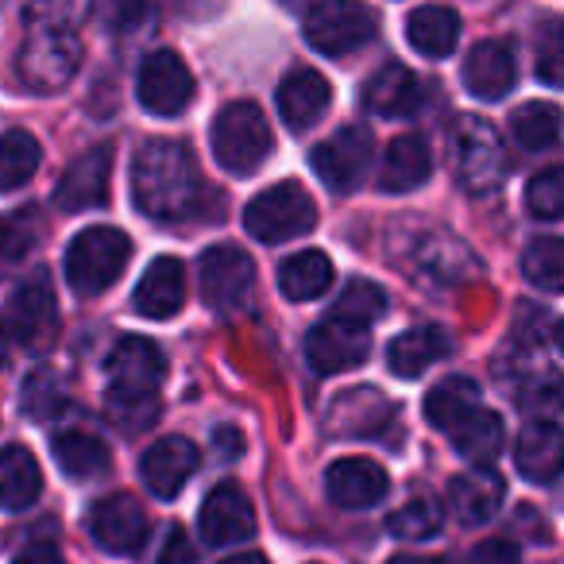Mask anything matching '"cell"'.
Here are the masks:
<instances>
[{
  "label": "cell",
  "mask_w": 564,
  "mask_h": 564,
  "mask_svg": "<svg viewBox=\"0 0 564 564\" xmlns=\"http://www.w3.org/2000/svg\"><path fill=\"white\" fill-rule=\"evenodd\" d=\"M82 66L78 0H32L24 12L17 74L35 94H58Z\"/></svg>",
  "instance_id": "cell-1"
},
{
  "label": "cell",
  "mask_w": 564,
  "mask_h": 564,
  "mask_svg": "<svg viewBox=\"0 0 564 564\" xmlns=\"http://www.w3.org/2000/svg\"><path fill=\"white\" fill-rule=\"evenodd\" d=\"M205 194L202 171L186 143L178 140H155L135 155L132 166V197L140 213L151 220H182L197 213Z\"/></svg>",
  "instance_id": "cell-2"
},
{
  "label": "cell",
  "mask_w": 564,
  "mask_h": 564,
  "mask_svg": "<svg viewBox=\"0 0 564 564\" xmlns=\"http://www.w3.org/2000/svg\"><path fill=\"white\" fill-rule=\"evenodd\" d=\"M128 259H132V240L112 225H94L74 236L66 248V279L82 299H94L124 274Z\"/></svg>",
  "instance_id": "cell-3"
},
{
  "label": "cell",
  "mask_w": 564,
  "mask_h": 564,
  "mask_svg": "<svg viewBox=\"0 0 564 564\" xmlns=\"http://www.w3.org/2000/svg\"><path fill=\"white\" fill-rule=\"evenodd\" d=\"M209 140H213V155L225 171L232 174H251L267 163L274 148V135L267 117L259 112V105L251 101H232L217 112L209 128Z\"/></svg>",
  "instance_id": "cell-4"
},
{
  "label": "cell",
  "mask_w": 564,
  "mask_h": 564,
  "mask_svg": "<svg viewBox=\"0 0 564 564\" xmlns=\"http://www.w3.org/2000/svg\"><path fill=\"white\" fill-rule=\"evenodd\" d=\"M448 151H453V171L460 186L476 197H487L502 186L507 178V151L502 140L484 117H460L448 135Z\"/></svg>",
  "instance_id": "cell-5"
},
{
  "label": "cell",
  "mask_w": 564,
  "mask_h": 564,
  "mask_svg": "<svg viewBox=\"0 0 564 564\" xmlns=\"http://www.w3.org/2000/svg\"><path fill=\"white\" fill-rule=\"evenodd\" d=\"M243 225L259 243H282L299 240L317 225V205L306 186L299 182H279V186L263 189L248 202Z\"/></svg>",
  "instance_id": "cell-6"
},
{
  "label": "cell",
  "mask_w": 564,
  "mask_h": 564,
  "mask_svg": "<svg viewBox=\"0 0 564 564\" xmlns=\"http://www.w3.org/2000/svg\"><path fill=\"white\" fill-rule=\"evenodd\" d=\"M379 32V20L360 0H317L306 17V43L317 55H352L368 47Z\"/></svg>",
  "instance_id": "cell-7"
},
{
  "label": "cell",
  "mask_w": 564,
  "mask_h": 564,
  "mask_svg": "<svg viewBox=\"0 0 564 564\" xmlns=\"http://www.w3.org/2000/svg\"><path fill=\"white\" fill-rule=\"evenodd\" d=\"M197 282H202V299L213 314H240L256 291V263L243 248L217 243L197 263Z\"/></svg>",
  "instance_id": "cell-8"
},
{
  "label": "cell",
  "mask_w": 564,
  "mask_h": 564,
  "mask_svg": "<svg viewBox=\"0 0 564 564\" xmlns=\"http://www.w3.org/2000/svg\"><path fill=\"white\" fill-rule=\"evenodd\" d=\"M4 329L28 352L51 348V340L58 333V302H55V286H51V279L43 271H35L32 279H24L12 291L9 310H4Z\"/></svg>",
  "instance_id": "cell-9"
},
{
  "label": "cell",
  "mask_w": 564,
  "mask_h": 564,
  "mask_svg": "<svg viewBox=\"0 0 564 564\" xmlns=\"http://www.w3.org/2000/svg\"><path fill=\"white\" fill-rule=\"evenodd\" d=\"M376 159V140L364 124L340 128L337 135H329L325 143H317L310 163H314L317 178L333 189V194H352L371 171Z\"/></svg>",
  "instance_id": "cell-10"
},
{
  "label": "cell",
  "mask_w": 564,
  "mask_h": 564,
  "mask_svg": "<svg viewBox=\"0 0 564 564\" xmlns=\"http://www.w3.org/2000/svg\"><path fill=\"white\" fill-rule=\"evenodd\" d=\"M135 94H140L143 109L155 117H182L194 101V74L174 51H155L143 58Z\"/></svg>",
  "instance_id": "cell-11"
},
{
  "label": "cell",
  "mask_w": 564,
  "mask_h": 564,
  "mask_svg": "<svg viewBox=\"0 0 564 564\" xmlns=\"http://www.w3.org/2000/svg\"><path fill=\"white\" fill-rule=\"evenodd\" d=\"M371 356V337L364 325H352L345 317H325L306 337V360L317 376H340L348 368H360Z\"/></svg>",
  "instance_id": "cell-12"
},
{
  "label": "cell",
  "mask_w": 564,
  "mask_h": 564,
  "mask_svg": "<svg viewBox=\"0 0 564 564\" xmlns=\"http://www.w3.org/2000/svg\"><path fill=\"white\" fill-rule=\"evenodd\" d=\"M89 533L94 541L112 556H128L148 541V514L132 495L117 491L105 495L101 502H94L89 510Z\"/></svg>",
  "instance_id": "cell-13"
},
{
  "label": "cell",
  "mask_w": 564,
  "mask_h": 564,
  "mask_svg": "<svg viewBox=\"0 0 564 564\" xmlns=\"http://www.w3.org/2000/svg\"><path fill=\"white\" fill-rule=\"evenodd\" d=\"M105 371L112 394H155L166 376V360L148 337H120L105 360Z\"/></svg>",
  "instance_id": "cell-14"
},
{
  "label": "cell",
  "mask_w": 564,
  "mask_h": 564,
  "mask_svg": "<svg viewBox=\"0 0 564 564\" xmlns=\"http://www.w3.org/2000/svg\"><path fill=\"white\" fill-rule=\"evenodd\" d=\"M394 422V402L376 387H352L325 410L329 437H379Z\"/></svg>",
  "instance_id": "cell-15"
},
{
  "label": "cell",
  "mask_w": 564,
  "mask_h": 564,
  "mask_svg": "<svg viewBox=\"0 0 564 564\" xmlns=\"http://www.w3.org/2000/svg\"><path fill=\"white\" fill-rule=\"evenodd\" d=\"M112 148H89L63 171L55 186V205L63 213H86L109 202Z\"/></svg>",
  "instance_id": "cell-16"
},
{
  "label": "cell",
  "mask_w": 564,
  "mask_h": 564,
  "mask_svg": "<svg viewBox=\"0 0 564 564\" xmlns=\"http://www.w3.org/2000/svg\"><path fill=\"white\" fill-rule=\"evenodd\" d=\"M197 530L209 545H236L256 533V510H251L248 495L236 484H220L205 495L202 514H197Z\"/></svg>",
  "instance_id": "cell-17"
},
{
  "label": "cell",
  "mask_w": 564,
  "mask_h": 564,
  "mask_svg": "<svg viewBox=\"0 0 564 564\" xmlns=\"http://www.w3.org/2000/svg\"><path fill=\"white\" fill-rule=\"evenodd\" d=\"M425 105V86L410 66L387 63L364 86V109L379 120H410Z\"/></svg>",
  "instance_id": "cell-18"
},
{
  "label": "cell",
  "mask_w": 564,
  "mask_h": 564,
  "mask_svg": "<svg viewBox=\"0 0 564 564\" xmlns=\"http://www.w3.org/2000/svg\"><path fill=\"white\" fill-rule=\"evenodd\" d=\"M387 487H391L387 468L376 460H368V456H348V460H337L329 471H325V491H329V499L345 510L376 507V502L387 495Z\"/></svg>",
  "instance_id": "cell-19"
},
{
  "label": "cell",
  "mask_w": 564,
  "mask_h": 564,
  "mask_svg": "<svg viewBox=\"0 0 564 564\" xmlns=\"http://www.w3.org/2000/svg\"><path fill=\"white\" fill-rule=\"evenodd\" d=\"M518 82L514 51L502 40H484L468 51L464 58V86L479 101H502Z\"/></svg>",
  "instance_id": "cell-20"
},
{
  "label": "cell",
  "mask_w": 564,
  "mask_h": 564,
  "mask_svg": "<svg viewBox=\"0 0 564 564\" xmlns=\"http://www.w3.org/2000/svg\"><path fill=\"white\" fill-rule=\"evenodd\" d=\"M197 471V448L186 437H163L143 453L140 476L148 484L151 495L159 499H174L182 487L189 484V476Z\"/></svg>",
  "instance_id": "cell-21"
},
{
  "label": "cell",
  "mask_w": 564,
  "mask_h": 564,
  "mask_svg": "<svg viewBox=\"0 0 564 564\" xmlns=\"http://www.w3.org/2000/svg\"><path fill=\"white\" fill-rule=\"evenodd\" d=\"M186 302V267L178 263L174 256H163L143 271L140 286L132 294V306L140 317L148 322H166L174 317Z\"/></svg>",
  "instance_id": "cell-22"
},
{
  "label": "cell",
  "mask_w": 564,
  "mask_h": 564,
  "mask_svg": "<svg viewBox=\"0 0 564 564\" xmlns=\"http://www.w3.org/2000/svg\"><path fill=\"white\" fill-rule=\"evenodd\" d=\"M507 479L495 468H471L448 484V507L464 525H484L502 510Z\"/></svg>",
  "instance_id": "cell-23"
},
{
  "label": "cell",
  "mask_w": 564,
  "mask_h": 564,
  "mask_svg": "<svg viewBox=\"0 0 564 564\" xmlns=\"http://www.w3.org/2000/svg\"><path fill=\"white\" fill-rule=\"evenodd\" d=\"M329 105H333V89L317 70L302 66V70L282 78L279 112H282V120H286V128H294V132H310V128L329 112Z\"/></svg>",
  "instance_id": "cell-24"
},
{
  "label": "cell",
  "mask_w": 564,
  "mask_h": 564,
  "mask_svg": "<svg viewBox=\"0 0 564 564\" xmlns=\"http://www.w3.org/2000/svg\"><path fill=\"white\" fill-rule=\"evenodd\" d=\"M514 464L530 484H553L561 476V425L556 417H533L514 445Z\"/></svg>",
  "instance_id": "cell-25"
},
{
  "label": "cell",
  "mask_w": 564,
  "mask_h": 564,
  "mask_svg": "<svg viewBox=\"0 0 564 564\" xmlns=\"http://www.w3.org/2000/svg\"><path fill=\"white\" fill-rule=\"evenodd\" d=\"M453 352V340L441 325H417V329H406L402 337L391 340L387 348V368L399 379H417L433 368L437 360Z\"/></svg>",
  "instance_id": "cell-26"
},
{
  "label": "cell",
  "mask_w": 564,
  "mask_h": 564,
  "mask_svg": "<svg viewBox=\"0 0 564 564\" xmlns=\"http://www.w3.org/2000/svg\"><path fill=\"white\" fill-rule=\"evenodd\" d=\"M433 174V151L422 135H399L383 151L379 163V189L383 194H410Z\"/></svg>",
  "instance_id": "cell-27"
},
{
  "label": "cell",
  "mask_w": 564,
  "mask_h": 564,
  "mask_svg": "<svg viewBox=\"0 0 564 564\" xmlns=\"http://www.w3.org/2000/svg\"><path fill=\"white\" fill-rule=\"evenodd\" d=\"M43 491L40 460L24 445L0 448V510H28Z\"/></svg>",
  "instance_id": "cell-28"
},
{
  "label": "cell",
  "mask_w": 564,
  "mask_h": 564,
  "mask_svg": "<svg viewBox=\"0 0 564 564\" xmlns=\"http://www.w3.org/2000/svg\"><path fill=\"white\" fill-rule=\"evenodd\" d=\"M406 40L417 55L445 58L453 55L456 40H460V17L453 9H445V4H422L417 12H410Z\"/></svg>",
  "instance_id": "cell-29"
},
{
  "label": "cell",
  "mask_w": 564,
  "mask_h": 564,
  "mask_svg": "<svg viewBox=\"0 0 564 564\" xmlns=\"http://www.w3.org/2000/svg\"><path fill=\"white\" fill-rule=\"evenodd\" d=\"M448 437H453V448L464 460H471L476 468H487V464L502 453L507 425H502V414H495V410H487V406H476Z\"/></svg>",
  "instance_id": "cell-30"
},
{
  "label": "cell",
  "mask_w": 564,
  "mask_h": 564,
  "mask_svg": "<svg viewBox=\"0 0 564 564\" xmlns=\"http://www.w3.org/2000/svg\"><path fill=\"white\" fill-rule=\"evenodd\" d=\"M333 282V259L317 248L294 251L286 263L279 267V291L291 302H314L329 291Z\"/></svg>",
  "instance_id": "cell-31"
},
{
  "label": "cell",
  "mask_w": 564,
  "mask_h": 564,
  "mask_svg": "<svg viewBox=\"0 0 564 564\" xmlns=\"http://www.w3.org/2000/svg\"><path fill=\"white\" fill-rule=\"evenodd\" d=\"M58 468L70 479H94L101 471H109V445L89 430H63L51 441Z\"/></svg>",
  "instance_id": "cell-32"
},
{
  "label": "cell",
  "mask_w": 564,
  "mask_h": 564,
  "mask_svg": "<svg viewBox=\"0 0 564 564\" xmlns=\"http://www.w3.org/2000/svg\"><path fill=\"white\" fill-rule=\"evenodd\" d=\"M476 406H484V402H479V387L464 376H448L425 394V422H430L433 430L453 433Z\"/></svg>",
  "instance_id": "cell-33"
},
{
  "label": "cell",
  "mask_w": 564,
  "mask_h": 564,
  "mask_svg": "<svg viewBox=\"0 0 564 564\" xmlns=\"http://www.w3.org/2000/svg\"><path fill=\"white\" fill-rule=\"evenodd\" d=\"M40 163H43L40 140L32 132H24V128H9V132L0 135V194L32 182Z\"/></svg>",
  "instance_id": "cell-34"
},
{
  "label": "cell",
  "mask_w": 564,
  "mask_h": 564,
  "mask_svg": "<svg viewBox=\"0 0 564 564\" xmlns=\"http://www.w3.org/2000/svg\"><path fill=\"white\" fill-rule=\"evenodd\" d=\"M66 402H70V387L55 368H35L20 387V410L32 422H47V417L63 414Z\"/></svg>",
  "instance_id": "cell-35"
},
{
  "label": "cell",
  "mask_w": 564,
  "mask_h": 564,
  "mask_svg": "<svg viewBox=\"0 0 564 564\" xmlns=\"http://www.w3.org/2000/svg\"><path fill=\"white\" fill-rule=\"evenodd\" d=\"M510 132L525 151H545L561 140V112L549 101H530L522 109H514L510 117Z\"/></svg>",
  "instance_id": "cell-36"
},
{
  "label": "cell",
  "mask_w": 564,
  "mask_h": 564,
  "mask_svg": "<svg viewBox=\"0 0 564 564\" xmlns=\"http://www.w3.org/2000/svg\"><path fill=\"white\" fill-rule=\"evenodd\" d=\"M522 274L545 294H561L564 286V248L556 236H538L522 251Z\"/></svg>",
  "instance_id": "cell-37"
},
{
  "label": "cell",
  "mask_w": 564,
  "mask_h": 564,
  "mask_svg": "<svg viewBox=\"0 0 564 564\" xmlns=\"http://www.w3.org/2000/svg\"><path fill=\"white\" fill-rule=\"evenodd\" d=\"M387 530L406 541H430L441 533V502L433 495H410L399 510H391Z\"/></svg>",
  "instance_id": "cell-38"
},
{
  "label": "cell",
  "mask_w": 564,
  "mask_h": 564,
  "mask_svg": "<svg viewBox=\"0 0 564 564\" xmlns=\"http://www.w3.org/2000/svg\"><path fill=\"white\" fill-rule=\"evenodd\" d=\"M383 314H387V291L371 279H352L340 291L337 306H333V317H345V322L364 325V329L371 322H379Z\"/></svg>",
  "instance_id": "cell-39"
},
{
  "label": "cell",
  "mask_w": 564,
  "mask_h": 564,
  "mask_svg": "<svg viewBox=\"0 0 564 564\" xmlns=\"http://www.w3.org/2000/svg\"><path fill=\"white\" fill-rule=\"evenodd\" d=\"M43 236V220L35 205H24L17 213H4L0 217V259H28L35 251Z\"/></svg>",
  "instance_id": "cell-40"
},
{
  "label": "cell",
  "mask_w": 564,
  "mask_h": 564,
  "mask_svg": "<svg viewBox=\"0 0 564 564\" xmlns=\"http://www.w3.org/2000/svg\"><path fill=\"white\" fill-rule=\"evenodd\" d=\"M105 417H109L120 433L135 437V433L151 430V425L159 422V399H155V394H112L109 391Z\"/></svg>",
  "instance_id": "cell-41"
},
{
  "label": "cell",
  "mask_w": 564,
  "mask_h": 564,
  "mask_svg": "<svg viewBox=\"0 0 564 564\" xmlns=\"http://www.w3.org/2000/svg\"><path fill=\"white\" fill-rule=\"evenodd\" d=\"M525 209L541 220H556L564 213V174L561 166H545L525 186Z\"/></svg>",
  "instance_id": "cell-42"
},
{
  "label": "cell",
  "mask_w": 564,
  "mask_h": 564,
  "mask_svg": "<svg viewBox=\"0 0 564 564\" xmlns=\"http://www.w3.org/2000/svg\"><path fill=\"white\" fill-rule=\"evenodd\" d=\"M94 17L109 32H132L148 20V0H94Z\"/></svg>",
  "instance_id": "cell-43"
},
{
  "label": "cell",
  "mask_w": 564,
  "mask_h": 564,
  "mask_svg": "<svg viewBox=\"0 0 564 564\" xmlns=\"http://www.w3.org/2000/svg\"><path fill=\"white\" fill-rule=\"evenodd\" d=\"M561 58H564V32H561V20H549L541 28V40H538V74L545 86H561L564 74H561Z\"/></svg>",
  "instance_id": "cell-44"
},
{
  "label": "cell",
  "mask_w": 564,
  "mask_h": 564,
  "mask_svg": "<svg viewBox=\"0 0 564 564\" xmlns=\"http://www.w3.org/2000/svg\"><path fill=\"white\" fill-rule=\"evenodd\" d=\"M468 564H522V556H518V545L510 538H491L471 549Z\"/></svg>",
  "instance_id": "cell-45"
},
{
  "label": "cell",
  "mask_w": 564,
  "mask_h": 564,
  "mask_svg": "<svg viewBox=\"0 0 564 564\" xmlns=\"http://www.w3.org/2000/svg\"><path fill=\"white\" fill-rule=\"evenodd\" d=\"M159 564H194V545H189L182 525H171V530H166L163 549H159Z\"/></svg>",
  "instance_id": "cell-46"
},
{
  "label": "cell",
  "mask_w": 564,
  "mask_h": 564,
  "mask_svg": "<svg viewBox=\"0 0 564 564\" xmlns=\"http://www.w3.org/2000/svg\"><path fill=\"white\" fill-rule=\"evenodd\" d=\"M213 445H217V453L228 456V460H236V456L243 453V437H240V430H232V425H220V430L213 433Z\"/></svg>",
  "instance_id": "cell-47"
},
{
  "label": "cell",
  "mask_w": 564,
  "mask_h": 564,
  "mask_svg": "<svg viewBox=\"0 0 564 564\" xmlns=\"http://www.w3.org/2000/svg\"><path fill=\"white\" fill-rule=\"evenodd\" d=\"M12 564H66V561L55 545H32V549H24Z\"/></svg>",
  "instance_id": "cell-48"
},
{
  "label": "cell",
  "mask_w": 564,
  "mask_h": 564,
  "mask_svg": "<svg viewBox=\"0 0 564 564\" xmlns=\"http://www.w3.org/2000/svg\"><path fill=\"white\" fill-rule=\"evenodd\" d=\"M225 564H271L263 553H236V556H228Z\"/></svg>",
  "instance_id": "cell-49"
},
{
  "label": "cell",
  "mask_w": 564,
  "mask_h": 564,
  "mask_svg": "<svg viewBox=\"0 0 564 564\" xmlns=\"http://www.w3.org/2000/svg\"><path fill=\"white\" fill-rule=\"evenodd\" d=\"M387 564H437V561H430V556H410V553H399V556H391Z\"/></svg>",
  "instance_id": "cell-50"
},
{
  "label": "cell",
  "mask_w": 564,
  "mask_h": 564,
  "mask_svg": "<svg viewBox=\"0 0 564 564\" xmlns=\"http://www.w3.org/2000/svg\"><path fill=\"white\" fill-rule=\"evenodd\" d=\"M9 364V340H4V329H0V368Z\"/></svg>",
  "instance_id": "cell-51"
}]
</instances>
